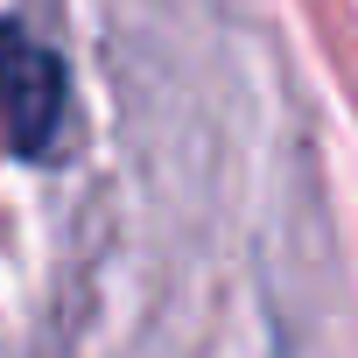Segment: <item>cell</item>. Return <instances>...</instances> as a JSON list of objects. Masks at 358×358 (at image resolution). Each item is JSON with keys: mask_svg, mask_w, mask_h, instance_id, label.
Instances as JSON below:
<instances>
[{"mask_svg": "<svg viewBox=\"0 0 358 358\" xmlns=\"http://www.w3.org/2000/svg\"><path fill=\"white\" fill-rule=\"evenodd\" d=\"M64 106H71V78L57 50L36 43L22 22H0V127H8V148L43 162L64 134Z\"/></svg>", "mask_w": 358, "mask_h": 358, "instance_id": "6da1fadb", "label": "cell"}]
</instances>
